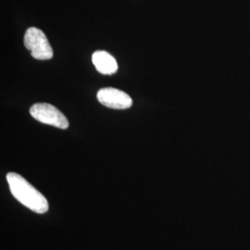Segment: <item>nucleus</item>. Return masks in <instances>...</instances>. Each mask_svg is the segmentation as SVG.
<instances>
[{
    "label": "nucleus",
    "mask_w": 250,
    "mask_h": 250,
    "mask_svg": "<svg viewBox=\"0 0 250 250\" xmlns=\"http://www.w3.org/2000/svg\"><path fill=\"white\" fill-rule=\"evenodd\" d=\"M24 45L36 60L47 61L53 57V50L46 36L36 27L27 30L24 35Z\"/></svg>",
    "instance_id": "2"
},
{
    "label": "nucleus",
    "mask_w": 250,
    "mask_h": 250,
    "mask_svg": "<svg viewBox=\"0 0 250 250\" xmlns=\"http://www.w3.org/2000/svg\"><path fill=\"white\" fill-rule=\"evenodd\" d=\"M30 114L36 121L52 125L60 129H67L69 127V122L57 107L47 103H37L30 108Z\"/></svg>",
    "instance_id": "3"
},
{
    "label": "nucleus",
    "mask_w": 250,
    "mask_h": 250,
    "mask_svg": "<svg viewBox=\"0 0 250 250\" xmlns=\"http://www.w3.org/2000/svg\"><path fill=\"white\" fill-rule=\"evenodd\" d=\"M97 97L99 103L109 108L125 109L131 107L133 104V100L129 95L124 91L113 87H106L99 90Z\"/></svg>",
    "instance_id": "4"
},
{
    "label": "nucleus",
    "mask_w": 250,
    "mask_h": 250,
    "mask_svg": "<svg viewBox=\"0 0 250 250\" xmlns=\"http://www.w3.org/2000/svg\"><path fill=\"white\" fill-rule=\"evenodd\" d=\"M7 182L11 194L22 205L37 214H44L48 210L49 206L44 195L22 176L15 172H9L7 174Z\"/></svg>",
    "instance_id": "1"
},
{
    "label": "nucleus",
    "mask_w": 250,
    "mask_h": 250,
    "mask_svg": "<svg viewBox=\"0 0 250 250\" xmlns=\"http://www.w3.org/2000/svg\"><path fill=\"white\" fill-rule=\"evenodd\" d=\"M92 62L98 72L104 75H112L118 70L116 60L106 51H96L92 56Z\"/></svg>",
    "instance_id": "5"
}]
</instances>
